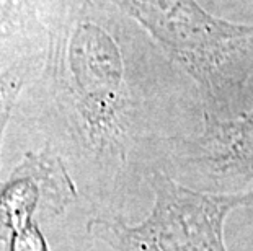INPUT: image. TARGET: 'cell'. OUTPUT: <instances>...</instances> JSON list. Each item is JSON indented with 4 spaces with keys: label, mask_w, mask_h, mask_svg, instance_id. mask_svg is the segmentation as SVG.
Segmentation results:
<instances>
[{
    "label": "cell",
    "mask_w": 253,
    "mask_h": 251,
    "mask_svg": "<svg viewBox=\"0 0 253 251\" xmlns=\"http://www.w3.org/2000/svg\"><path fill=\"white\" fill-rule=\"evenodd\" d=\"M154 206L147 218L127 225L120 218H93L88 232L111 251H227L225 218L237 207L253 204V191L201 193L164 172L149 176Z\"/></svg>",
    "instance_id": "obj_2"
},
{
    "label": "cell",
    "mask_w": 253,
    "mask_h": 251,
    "mask_svg": "<svg viewBox=\"0 0 253 251\" xmlns=\"http://www.w3.org/2000/svg\"><path fill=\"white\" fill-rule=\"evenodd\" d=\"M23 85V73L20 69L12 67L7 72L0 73V147H2L3 131L10 119V113L13 109L15 101Z\"/></svg>",
    "instance_id": "obj_6"
},
{
    "label": "cell",
    "mask_w": 253,
    "mask_h": 251,
    "mask_svg": "<svg viewBox=\"0 0 253 251\" xmlns=\"http://www.w3.org/2000/svg\"><path fill=\"white\" fill-rule=\"evenodd\" d=\"M186 163L216 183H253V106L230 117H209L206 131L191 143Z\"/></svg>",
    "instance_id": "obj_5"
},
{
    "label": "cell",
    "mask_w": 253,
    "mask_h": 251,
    "mask_svg": "<svg viewBox=\"0 0 253 251\" xmlns=\"http://www.w3.org/2000/svg\"><path fill=\"white\" fill-rule=\"evenodd\" d=\"M74 184L57 157L28 155L12 181L0 193V228L13 232V240L40 232L36 214H57L72 202Z\"/></svg>",
    "instance_id": "obj_4"
},
{
    "label": "cell",
    "mask_w": 253,
    "mask_h": 251,
    "mask_svg": "<svg viewBox=\"0 0 253 251\" xmlns=\"http://www.w3.org/2000/svg\"><path fill=\"white\" fill-rule=\"evenodd\" d=\"M23 0H0V25L7 21L12 12H17Z\"/></svg>",
    "instance_id": "obj_7"
},
{
    "label": "cell",
    "mask_w": 253,
    "mask_h": 251,
    "mask_svg": "<svg viewBox=\"0 0 253 251\" xmlns=\"http://www.w3.org/2000/svg\"><path fill=\"white\" fill-rule=\"evenodd\" d=\"M198 85L204 117H230L253 73V26L206 12L198 0H121Z\"/></svg>",
    "instance_id": "obj_1"
},
{
    "label": "cell",
    "mask_w": 253,
    "mask_h": 251,
    "mask_svg": "<svg viewBox=\"0 0 253 251\" xmlns=\"http://www.w3.org/2000/svg\"><path fill=\"white\" fill-rule=\"evenodd\" d=\"M69 71L87 129L93 141L123 145L127 92L116 42L103 28L82 23L69 44Z\"/></svg>",
    "instance_id": "obj_3"
}]
</instances>
